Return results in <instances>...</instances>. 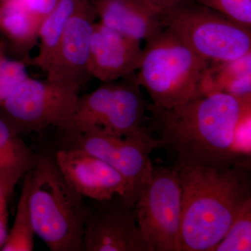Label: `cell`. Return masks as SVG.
I'll use <instances>...</instances> for the list:
<instances>
[{
	"instance_id": "1",
	"label": "cell",
	"mask_w": 251,
	"mask_h": 251,
	"mask_svg": "<svg viewBox=\"0 0 251 251\" xmlns=\"http://www.w3.org/2000/svg\"><path fill=\"white\" fill-rule=\"evenodd\" d=\"M148 113L150 130L175 168L251 166L237 138L241 122L251 115V97L213 92L171 108L149 103Z\"/></svg>"
},
{
	"instance_id": "2",
	"label": "cell",
	"mask_w": 251,
	"mask_h": 251,
	"mask_svg": "<svg viewBox=\"0 0 251 251\" xmlns=\"http://www.w3.org/2000/svg\"><path fill=\"white\" fill-rule=\"evenodd\" d=\"M175 168L182 192L181 251H211L251 200V166Z\"/></svg>"
},
{
	"instance_id": "3",
	"label": "cell",
	"mask_w": 251,
	"mask_h": 251,
	"mask_svg": "<svg viewBox=\"0 0 251 251\" xmlns=\"http://www.w3.org/2000/svg\"><path fill=\"white\" fill-rule=\"evenodd\" d=\"M211 65L166 27L146 41L135 79L153 106L171 108L204 95Z\"/></svg>"
},
{
	"instance_id": "4",
	"label": "cell",
	"mask_w": 251,
	"mask_h": 251,
	"mask_svg": "<svg viewBox=\"0 0 251 251\" xmlns=\"http://www.w3.org/2000/svg\"><path fill=\"white\" fill-rule=\"evenodd\" d=\"M29 206L34 232L52 251H84L88 204L67 182L54 158L38 155L31 171Z\"/></svg>"
},
{
	"instance_id": "5",
	"label": "cell",
	"mask_w": 251,
	"mask_h": 251,
	"mask_svg": "<svg viewBox=\"0 0 251 251\" xmlns=\"http://www.w3.org/2000/svg\"><path fill=\"white\" fill-rule=\"evenodd\" d=\"M135 73L101 85L90 93L79 96L76 108L62 133L97 130L126 136L139 131L148 120V106Z\"/></svg>"
},
{
	"instance_id": "6",
	"label": "cell",
	"mask_w": 251,
	"mask_h": 251,
	"mask_svg": "<svg viewBox=\"0 0 251 251\" xmlns=\"http://www.w3.org/2000/svg\"><path fill=\"white\" fill-rule=\"evenodd\" d=\"M164 25L211 64L232 62L251 53V28L195 1L166 17Z\"/></svg>"
},
{
	"instance_id": "7",
	"label": "cell",
	"mask_w": 251,
	"mask_h": 251,
	"mask_svg": "<svg viewBox=\"0 0 251 251\" xmlns=\"http://www.w3.org/2000/svg\"><path fill=\"white\" fill-rule=\"evenodd\" d=\"M61 135V148L85 150L121 173L128 183L126 199L135 205L152 178L153 164L150 154L160 146L159 141L149 133L146 126L126 136L97 130L64 133Z\"/></svg>"
},
{
	"instance_id": "8",
	"label": "cell",
	"mask_w": 251,
	"mask_h": 251,
	"mask_svg": "<svg viewBox=\"0 0 251 251\" xmlns=\"http://www.w3.org/2000/svg\"><path fill=\"white\" fill-rule=\"evenodd\" d=\"M181 200L177 170L153 165L151 181L135 205L150 251H181Z\"/></svg>"
},
{
	"instance_id": "9",
	"label": "cell",
	"mask_w": 251,
	"mask_h": 251,
	"mask_svg": "<svg viewBox=\"0 0 251 251\" xmlns=\"http://www.w3.org/2000/svg\"><path fill=\"white\" fill-rule=\"evenodd\" d=\"M79 90L28 77L5 100L1 108L18 132L41 133L67 126L76 108Z\"/></svg>"
},
{
	"instance_id": "10",
	"label": "cell",
	"mask_w": 251,
	"mask_h": 251,
	"mask_svg": "<svg viewBox=\"0 0 251 251\" xmlns=\"http://www.w3.org/2000/svg\"><path fill=\"white\" fill-rule=\"evenodd\" d=\"M84 225V251H150L135 206L123 196L92 200Z\"/></svg>"
},
{
	"instance_id": "11",
	"label": "cell",
	"mask_w": 251,
	"mask_h": 251,
	"mask_svg": "<svg viewBox=\"0 0 251 251\" xmlns=\"http://www.w3.org/2000/svg\"><path fill=\"white\" fill-rule=\"evenodd\" d=\"M97 15L89 0H81L60 36L46 80L80 90L91 78L88 70L91 39Z\"/></svg>"
},
{
	"instance_id": "12",
	"label": "cell",
	"mask_w": 251,
	"mask_h": 251,
	"mask_svg": "<svg viewBox=\"0 0 251 251\" xmlns=\"http://www.w3.org/2000/svg\"><path fill=\"white\" fill-rule=\"evenodd\" d=\"M53 158L64 179L84 198L103 201L128 196V183L123 175L92 153L80 148H61Z\"/></svg>"
},
{
	"instance_id": "13",
	"label": "cell",
	"mask_w": 251,
	"mask_h": 251,
	"mask_svg": "<svg viewBox=\"0 0 251 251\" xmlns=\"http://www.w3.org/2000/svg\"><path fill=\"white\" fill-rule=\"evenodd\" d=\"M141 41L94 23L88 70L91 77L110 82L138 71L143 57Z\"/></svg>"
},
{
	"instance_id": "14",
	"label": "cell",
	"mask_w": 251,
	"mask_h": 251,
	"mask_svg": "<svg viewBox=\"0 0 251 251\" xmlns=\"http://www.w3.org/2000/svg\"><path fill=\"white\" fill-rule=\"evenodd\" d=\"M99 22L124 35L148 41L164 29L163 19L138 0H90Z\"/></svg>"
},
{
	"instance_id": "15",
	"label": "cell",
	"mask_w": 251,
	"mask_h": 251,
	"mask_svg": "<svg viewBox=\"0 0 251 251\" xmlns=\"http://www.w3.org/2000/svg\"><path fill=\"white\" fill-rule=\"evenodd\" d=\"M37 157L9 122L0 117V186L6 197L34 168Z\"/></svg>"
},
{
	"instance_id": "16",
	"label": "cell",
	"mask_w": 251,
	"mask_h": 251,
	"mask_svg": "<svg viewBox=\"0 0 251 251\" xmlns=\"http://www.w3.org/2000/svg\"><path fill=\"white\" fill-rule=\"evenodd\" d=\"M41 24L19 0L0 1V34L6 46L27 64L29 54L39 41Z\"/></svg>"
},
{
	"instance_id": "17",
	"label": "cell",
	"mask_w": 251,
	"mask_h": 251,
	"mask_svg": "<svg viewBox=\"0 0 251 251\" xmlns=\"http://www.w3.org/2000/svg\"><path fill=\"white\" fill-rule=\"evenodd\" d=\"M81 0H57L55 6L43 21L39 35V50L27 63L44 73L53 57L64 28L75 13Z\"/></svg>"
},
{
	"instance_id": "18",
	"label": "cell",
	"mask_w": 251,
	"mask_h": 251,
	"mask_svg": "<svg viewBox=\"0 0 251 251\" xmlns=\"http://www.w3.org/2000/svg\"><path fill=\"white\" fill-rule=\"evenodd\" d=\"M31 171L23 178V184L18 203L14 224L9 231L1 251H31L34 250V225L29 206Z\"/></svg>"
},
{
	"instance_id": "19",
	"label": "cell",
	"mask_w": 251,
	"mask_h": 251,
	"mask_svg": "<svg viewBox=\"0 0 251 251\" xmlns=\"http://www.w3.org/2000/svg\"><path fill=\"white\" fill-rule=\"evenodd\" d=\"M251 251V200L248 201L226 235L211 251Z\"/></svg>"
},
{
	"instance_id": "20",
	"label": "cell",
	"mask_w": 251,
	"mask_h": 251,
	"mask_svg": "<svg viewBox=\"0 0 251 251\" xmlns=\"http://www.w3.org/2000/svg\"><path fill=\"white\" fill-rule=\"evenodd\" d=\"M6 42L0 39V107L10 94L27 78L26 64L22 60H12L6 56Z\"/></svg>"
},
{
	"instance_id": "21",
	"label": "cell",
	"mask_w": 251,
	"mask_h": 251,
	"mask_svg": "<svg viewBox=\"0 0 251 251\" xmlns=\"http://www.w3.org/2000/svg\"><path fill=\"white\" fill-rule=\"evenodd\" d=\"M251 29V0H193Z\"/></svg>"
},
{
	"instance_id": "22",
	"label": "cell",
	"mask_w": 251,
	"mask_h": 251,
	"mask_svg": "<svg viewBox=\"0 0 251 251\" xmlns=\"http://www.w3.org/2000/svg\"><path fill=\"white\" fill-rule=\"evenodd\" d=\"M140 3L152 10L163 19L177 11L185 5L192 2L193 0H138Z\"/></svg>"
},
{
	"instance_id": "23",
	"label": "cell",
	"mask_w": 251,
	"mask_h": 251,
	"mask_svg": "<svg viewBox=\"0 0 251 251\" xmlns=\"http://www.w3.org/2000/svg\"><path fill=\"white\" fill-rule=\"evenodd\" d=\"M20 2L33 16L43 23L53 9L57 0H19Z\"/></svg>"
},
{
	"instance_id": "24",
	"label": "cell",
	"mask_w": 251,
	"mask_h": 251,
	"mask_svg": "<svg viewBox=\"0 0 251 251\" xmlns=\"http://www.w3.org/2000/svg\"><path fill=\"white\" fill-rule=\"evenodd\" d=\"M9 230H8V219L0 218V251L4 247L7 239Z\"/></svg>"
},
{
	"instance_id": "25",
	"label": "cell",
	"mask_w": 251,
	"mask_h": 251,
	"mask_svg": "<svg viewBox=\"0 0 251 251\" xmlns=\"http://www.w3.org/2000/svg\"><path fill=\"white\" fill-rule=\"evenodd\" d=\"M8 198L0 186V218L8 219Z\"/></svg>"
}]
</instances>
